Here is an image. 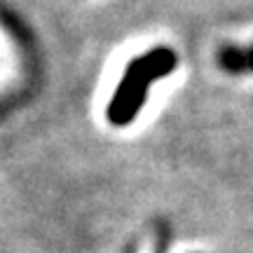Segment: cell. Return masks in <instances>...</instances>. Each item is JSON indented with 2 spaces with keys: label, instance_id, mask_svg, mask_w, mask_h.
Segmentation results:
<instances>
[{
  "label": "cell",
  "instance_id": "7a4b0ae2",
  "mask_svg": "<svg viewBox=\"0 0 253 253\" xmlns=\"http://www.w3.org/2000/svg\"><path fill=\"white\" fill-rule=\"evenodd\" d=\"M216 61L227 75H253V42L251 45H223Z\"/></svg>",
  "mask_w": 253,
  "mask_h": 253
},
{
  "label": "cell",
  "instance_id": "6da1fadb",
  "mask_svg": "<svg viewBox=\"0 0 253 253\" xmlns=\"http://www.w3.org/2000/svg\"><path fill=\"white\" fill-rule=\"evenodd\" d=\"M176 66H178V54L167 45H157L143 54L134 56L126 63L118 82V89L113 91L106 106V120L113 126H129L143 110L153 84L171 75Z\"/></svg>",
  "mask_w": 253,
  "mask_h": 253
}]
</instances>
